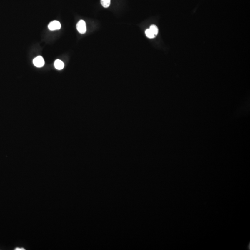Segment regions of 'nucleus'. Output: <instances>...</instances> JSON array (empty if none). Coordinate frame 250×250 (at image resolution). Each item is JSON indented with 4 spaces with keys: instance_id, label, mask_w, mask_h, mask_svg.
<instances>
[{
    "instance_id": "nucleus-1",
    "label": "nucleus",
    "mask_w": 250,
    "mask_h": 250,
    "mask_svg": "<svg viewBox=\"0 0 250 250\" xmlns=\"http://www.w3.org/2000/svg\"><path fill=\"white\" fill-rule=\"evenodd\" d=\"M76 29L79 33L80 34H85L86 32V25L85 22L83 20H80L76 24Z\"/></svg>"
},
{
    "instance_id": "nucleus-4",
    "label": "nucleus",
    "mask_w": 250,
    "mask_h": 250,
    "mask_svg": "<svg viewBox=\"0 0 250 250\" xmlns=\"http://www.w3.org/2000/svg\"><path fill=\"white\" fill-rule=\"evenodd\" d=\"M64 64L63 62L59 59L55 60L54 62V66L57 70H62L64 67Z\"/></svg>"
},
{
    "instance_id": "nucleus-2",
    "label": "nucleus",
    "mask_w": 250,
    "mask_h": 250,
    "mask_svg": "<svg viewBox=\"0 0 250 250\" xmlns=\"http://www.w3.org/2000/svg\"><path fill=\"white\" fill-rule=\"evenodd\" d=\"M33 63L34 65L37 67L41 68L45 64V61L42 57L38 56L35 59H34L33 60Z\"/></svg>"
},
{
    "instance_id": "nucleus-6",
    "label": "nucleus",
    "mask_w": 250,
    "mask_h": 250,
    "mask_svg": "<svg viewBox=\"0 0 250 250\" xmlns=\"http://www.w3.org/2000/svg\"><path fill=\"white\" fill-rule=\"evenodd\" d=\"M101 5L105 8H107L110 6L111 0H101Z\"/></svg>"
},
{
    "instance_id": "nucleus-3",
    "label": "nucleus",
    "mask_w": 250,
    "mask_h": 250,
    "mask_svg": "<svg viewBox=\"0 0 250 250\" xmlns=\"http://www.w3.org/2000/svg\"><path fill=\"white\" fill-rule=\"evenodd\" d=\"M48 27L50 30H56L60 29H61V25L60 22L58 21H54L49 23Z\"/></svg>"
},
{
    "instance_id": "nucleus-7",
    "label": "nucleus",
    "mask_w": 250,
    "mask_h": 250,
    "mask_svg": "<svg viewBox=\"0 0 250 250\" xmlns=\"http://www.w3.org/2000/svg\"><path fill=\"white\" fill-rule=\"evenodd\" d=\"M149 29L151 31V32L154 33V34L155 36H156L158 34L159 30H158V27H157V26L156 25H151Z\"/></svg>"
},
{
    "instance_id": "nucleus-5",
    "label": "nucleus",
    "mask_w": 250,
    "mask_h": 250,
    "mask_svg": "<svg viewBox=\"0 0 250 250\" xmlns=\"http://www.w3.org/2000/svg\"><path fill=\"white\" fill-rule=\"evenodd\" d=\"M145 33H146V36L149 38L152 39L155 37V35L154 34V33L151 32V31L150 29H147L146 30Z\"/></svg>"
}]
</instances>
